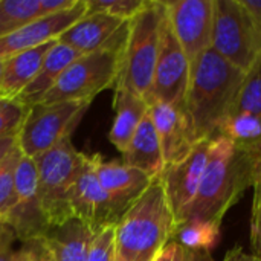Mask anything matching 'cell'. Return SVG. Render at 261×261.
<instances>
[{"instance_id": "obj_1", "label": "cell", "mask_w": 261, "mask_h": 261, "mask_svg": "<svg viewBox=\"0 0 261 261\" xmlns=\"http://www.w3.org/2000/svg\"><path fill=\"white\" fill-rule=\"evenodd\" d=\"M261 164V151L237 147L217 136L211 141L206 168L197 196L187 211V220H206L222 225L225 214L249 187H254Z\"/></svg>"}, {"instance_id": "obj_2", "label": "cell", "mask_w": 261, "mask_h": 261, "mask_svg": "<svg viewBox=\"0 0 261 261\" xmlns=\"http://www.w3.org/2000/svg\"><path fill=\"white\" fill-rule=\"evenodd\" d=\"M245 72L232 66L213 47L191 73L187 110L199 139L217 138L220 125L232 115Z\"/></svg>"}, {"instance_id": "obj_3", "label": "cell", "mask_w": 261, "mask_h": 261, "mask_svg": "<svg viewBox=\"0 0 261 261\" xmlns=\"http://www.w3.org/2000/svg\"><path fill=\"white\" fill-rule=\"evenodd\" d=\"M176 219L164 184L156 177L145 193L125 211L115 226V258L153 261L173 242Z\"/></svg>"}, {"instance_id": "obj_4", "label": "cell", "mask_w": 261, "mask_h": 261, "mask_svg": "<svg viewBox=\"0 0 261 261\" xmlns=\"http://www.w3.org/2000/svg\"><path fill=\"white\" fill-rule=\"evenodd\" d=\"M164 9V2L148 0L144 9L130 20L115 89H124L144 99L147 98L158 61Z\"/></svg>"}, {"instance_id": "obj_5", "label": "cell", "mask_w": 261, "mask_h": 261, "mask_svg": "<svg viewBox=\"0 0 261 261\" xmlns=\"http://www.w3.org/2000/svg\"><path fill=\"white\" fill-rule=\"evenodd\" d=\"M89 158L73 147L69 136L34 161L38 174L40 199L50 228L73 219L69 197L76 179L87 167Z\"/></svg>"}, {"instance_id": "obj_6", "label": "cell", "mask_w": 261, "mask_h": 261, "mask_svg": "<svg viewBox=\"0 0 261 261\" xmlns=\"http://www.w3.org/2000/svg\"><path fill=\"white\" fill-rule=\"evenodd\" d=\"M121 52L122 50L106 49L81 55L67 66L57 84L41 102H92L98 93L116 86L121 64Z\"/></svg>"}, {"instance_id": "obj_7", "label": "cell", "mask_w": 261, "mask_h": 261, "mask_svg": "<svg viewBox=\"0 0 261 261\" xmlns=\"http://www.w3.org/2000/svg\"><path fill=\"white\" fill-rule=\"evenodd\" d=\"M89 106L90 102L84 101H63L40 102L31 107L17 135V144L23 156L35 161L64 138H69Z\"/></svg>"}, {"instance_id": "obj_8", "label": "cell", "mask_w": 261, "mask_h": 261, "mask_svg": "<svg viewBox=\"0 0 261 261\" xmlns=\"http://www.w3.org/2000/svg\"><path fill=\"white\" fill-rule=\"evenodd\" d=\"M213 49L245 73L260 54L251 18L240 0H214Z\"/></svg>"}, {"instance_id": "obj_9", "label": "cell", "mask_w": 261, "mask_h": 261, "mask_svg": "<svg viewBox=\"0 0 261 261\" xmlns=\"http://www.w3.org/2000/svg\"><path fill=\"white\" fill-rule=\"evenodd\" d=\"M188 86H190L188 60L173 31L165 8L161 21L159 52L154 67V76L145 101L148 106L154 102H164V104H176V106L187 107Z\"/></svg>"}, {"instance_id": "obj_10", "label": "cell", "mask_w": 261, "mask_h": 261, "mask_svg": "<svg viewBox=\"0 0 261 261\" xmlns=\"http://www.w3.org/2000/svg\"><path fill=\"white\" fill-rule=\"evenodd\" d=\"M164 5L188 60L191 78L200 58L213 47L214 0H171Z\"/></svg>"}, {"instance_id": "obj_11", "label": "cell", "mask_w": 261, "mask_h": 261, "mask_svg": "<svg viewBox=\"0 0 261 261\" xmlns=\"http://www.w3.org/2000/svg\"><path fill=\"white\" fill-rule=\"evenodd\" d=\"M15 196V205L3 223H6L14 231L20 243L43 237L50 229V226L46 220L40 199L35 162L26 156H23L17 168Z\"/></svg>"}, {"instance_id": "obj_12", "label": "cell", "mask_w": 261, "mask_h": 261, "mask_svg": "<svg viewBox=\"0 0 261 261\" xmlns=\"http://www.w3.org/2000/svg\"><path fill=\"white\" fill-rule=\"evenodd\" d=\"M213 139H202L193 151L180 162L165 167L161 180L176 219V226L182 223L187 211L193 205L206 168L210 145Z\"/></svg>"}, {"instance_id": "obj_13", "label": "cell", "mask_w": 261, "mask_h": 261, "mask_svg": "<svg viewBox=\"0 0 261 261\" xmlns=\"http://www.w3.org/2000/svg\"><path fill=\"white\" fill-rule=\"evenodd\" d=\"M128 23L130 20L124 21L104 12L87 11L84 17L58 37V41L83 55L106 49L122 50L128 34Z\"/></svg>"}, {"instance_id": "obj_14", "label": "cell", "mask_w": 261, "mask_h": 261, "mask_svg": "<svg viewBox=\"0 0 261 261\" xmlns=\"http://www.w3.org/2000/svg\"><path fill=\"white\" fill-rule=\"evenodd\" d=\"M148 113L161 141L165 167L174 165L185 159L197 142L202 141L196 135L187 107L154 102L148 106Z\"/></svg>"}, {"instance_id": "obj_15", "label": "cell", "mask_w": 261, "mask_h": 261, "mask_svg": "<svg viewBox=\"0 0 261 261\" xmlns=\"http://www.w3.org/2000/svg\"><path fill=\"white\" fill-rule=\"evenodd\" d=\"M87 14V2L78 0V3L63 12L41 17L15 32L0 38V61L8 60L20 52L29 50L40 44H44L58 37L73 26L81 17Z\"/></svg>"}, {"instance_id": "obj_16", "label": "cell", "mask_w": 261, "mask_h": 261, "mask_svg": "<svg viewBox=\"0 0 261 261\" xmlns=\"http://www.w3.org/2000/svg\"><path fill=\"white\" fill-rule=\"evenodd\" d=\"M69 205L73 219H80L95 229L101 231L107 226H116L119 216L113 210V205L102 190L93 168V156L89 158V164L76 179Z\"/></svg>"}, {"instance_id": "obj_17", "label": "cell", "mask_w": 261, "mask_h": 261, "mask_svg": "<svg viewBox=\"0 0 261 261\" xmlns=\"http://www.w3.org/2000/svg\"><path fill=\"white\" fill-rule=\"evenodd\" d=\"M93 168L119 220L154 180L144 171L124 162H106L99 154H93Z\"/></svg>"}, {"instance_id": "obj_18", "label": "cell", "mask_w": 261, "mask_h": 261, "mask_svg": "<svg viewBox=\"0 0 261 261\" xmlns=\"http://www.w3.org/2000/svg\"><path fill=\"white\" fill-rule=\"evenodd\" d=\"M101 231L80 219H70L60 226L50 228L37 240L47 251L52 261H86Z\"/></svg>"}, {"instance_id": "obj_19", "label": "cell", "mask_w": 261, "mask_h": 261, "mask_svg": "<svg viewBox=\"0 0 261 261\" xmlns=\"http://www.w3.org/2000/svg\"><path fill=\"white\" fill-rule=\"evenodd\" d=\"M81 55L83 54H80L78 50L64 46L57 40L55 46L46 55L35 78L21 90V93L14 101L28 109L40 104L44 99V96L52 90V87L57 84V81L67 69V66L76 58H80Z\"/></svg>"}, {"instance_id": "obj_20", "label": "cell", "mask_w": 261, "mask_h": 261, "mask_svg": "<svg viewBox=\"0 0 261 261\" xmlns=\"http://www.w3.org/2000/svg\"><path fill=\"white\" fill-rule=\"evenodd\" d=\"M55 43L57 40H52L29 50L20 52L8 60H3L5 66L0 80V96L14 101L21 93V90L35 78L46 55L55 46Z\"/></svg>"}, {"instance_id": "obj_21", "label": "cell", "mask_w": 261, "mask_h": 261, "mask_svg": "<svg viewBox=\"0 0 261 261\" xmlns=\"http://www.w3.org/2000/svg\"><path fill=\"white\" fill-rule=\"evenodd\" d=\"M122 159L125 165L138 168L153 179L161 177L165 164L161 141L150 113L142 119L130 145L122 153Z\"/></svg>"}, {"instance_id": "obj_22", "label": "cell", "mask_w": 261, "mask_h": 261, "mask_svg": "<svg viewBox=\"0 0 261 261\" xmlns=\"http://www.w3.org/2000/svg\"><path fill=\"white\" fill-rule=\"evenodd\" d=\"M115 119L109 133V141L116 147L121 154L130 145L138 127L148 113L147 101L124 89H115Z\"/></svg>"}, {"instance_id": "obj_23", "label": "cell", "mask_w": 261, "mask_h": 261, "mask_svg": "<svg viewBox=\"0 0 261 261\" xmlns=\"http://www.w3.org/2000/svg\"><path fill=\"white\" fill-rule=\"evenodd\" d=\"M220 226L219 223L206 220H187L176 226L173 240L185 251L211 252L219 245Z\"/></svg>"}, {"instance_id": "obj_24", "label": "cell", "mask_w": 261, "mask_h": 261, "mask_svg": "<svg viewBox=\"0 0 261 261\" xmlns=\"http://www.w3.org/2000/svg\"><path fill=\"white\" fill-rule=\"evenodd\" d=\"M217 136L232 141L240 148L261 151V116L251 113L232 115L220 125Z\"/></svg>"}, {"instance_id": "obj_25", "label": "cell", "mask_w": 261, "mask_h": 261, "mask_svg": "<svg viewBox=\"0 0 261 261\" xmlns=\"http://www.w3.org/2000/svg\"><path fill=\"white\" fill-rule=\"evenodd\" d=\"M46 17L41 0H0V38Z\"/></svg>"}, {"instance_id": "obj_26", "label": "cell", "mask_w": 261, "mask_h": 261, "mask_svg": "<svg viewBox=\"0 0 261 261\" xmlns=\"http://www.w3.org/2000/svg\"><path fill=\"white\" fill-rule=\"evenodd\" d=\"M21 159H23V153L18 144H15V147L0 162V222L2 223L11 213L17 200L15 174Z\"/></svg>"}, {"instance_id": "obj_27", "label": "cell", "mask_w": 261, "mask_h": 261, "mask_svg": "<svg viewBox=\"0 0 261 261\" xmlns=\"http://www.w3.org/2000/svg\"><path fill=\"white\" fill-rule=\"evenodd\" d=\"M237 113H251L261 116V54L257 55L249 70L245 73V80L242 83L232 115Z\"/></svg>"}, {"instance_id": "obj_28", "label": "cell", "mask_w": 261, "mask_h": 261, "mask_svg": "<svg viewBox=\"0 0 261 261\" xmlns=\"http://www.w3.org/2000/svg\"><path fill=\"white\" fill-rule=\"evenodd\" d=\"M89 12H104L124 21L139 14L148 0H86Z\"/></svg>"}, {"instance_id": "obj_29", "label": "cell", "mask_w": 261, "mask_h": 261, "mask_svg": "<svg viewBox=\"0 0 261 261\" xmlns=\"http://www.w3.org/2000/svg\"><path fill=\"white\" fill-rule=\"evenodd\" d=\"M28 113H29L28 107L15 101L6 102L0 109V139L17 136Z\"/></svg>"}, {"instance_id": "obj_30", "label": "cell", "mask_w": 261, "mask_h": 261, "mask_svg": "<svg viewBox=\"0 0 261 261\" xmlns=\"http://www.w3.org/2000/svg\"><path fill=\"white\" fill-rule=\"evenodd\" d=\"M252 188H254V200H252V216H251V249H252V255L261 260V164Z\"/></svg>"}, {"instance_id": "obj_31", "label": "cell", "mask_w": 261, "mask_h": 261, "mask_svg": "<svg viewBox=\"0 0 261 261\" xmlns=\"http://www.w3.org/2000/svg\"><path fill=\"white\" fill-rule=\"evenodd\" d=\"M113 260H115V226H107L96 236L86 261Z\"/></svg>"}, {"instance_id": "obj_32", "label": "cell", "mask_w": 261, "mask_h": 261, "mask_svg": "<svg viewBox=\"0 0 261 261\" xmlns=\"http://www.w3.org/2000/svg\"><path fill=\"white\" fill-rule=\"evenodd\" d=\"M17 236L14 231L0 222V261H17L18 249L15 248Z\"/></svg>"}, {"instance_id": "obj_33", "label": "cell", "mask_w": 261, "mask_h": 261, "mask_svg": "<svg viewBox=\"0 0 261 261\" xmlns=\"http://www.w3.org/2000/svg\"><path fill=\"white\" fill-rule=\"evenodd\" d=\"M17 261H52V258L38 240H32L21 243Z\"/></svg>"}, {"instance_id": "obj_34", "label": "cell", "mask_w": 261, "mask_h": 261, "mask_svg": "<svg viewBox=\"0 0 261 261\" xmlns=\"http://www.w3.org/2000/svg\"><path fill=\"white\" fill-rule=\"evenodd\" d=\"M240 3L243 5V8L246 9L251 18L257 44H258V50L261 54V0H240Z\"/></svg>"}, {"instance_id": "obj_35", "label": "cell", "mask_w": 261, "mask_h": 261, "mask_svg": "<svg viewBox=\"0 0 261 261\" xmlns=\"http://www.w3.org/2000/svg\"><path fill=\"white\" fill-rule=\"evenodd\" d=\"M185 257V249L177 243V242H170L153 261H184Z\"/></svg>"}, {"instance_id": "obj_36", "label": "cell", "mask_w": 261, "mask_h": 261, "mask_svg": "<svg viewBox=\"0 0 261 261\" xmlns=\"http://www.w3.org/2000/svg\"><path fill=\"white\" fill-rule=\"evenodd\" d=\"M223 261H261L252 254L245 252V249L242 246H234L232 249L228 251L226 257Z\"/></svg>"}, {"instance_id": "obj_37", "label": "cell", "mask_w": 261, "mask_h": 261, "mask_svg": "<svg viewBox=\"0 0 261 261\" xmlns=\"http://www.w3.org/2000/svg\"><path fill=\"white\" fill-rule=\"evenodd\" d=\"M184 261H214L211 257V252L205 251H185Z\"/></svg>"}, {"instance_id": "obj_38", "label": "cell", "mask_w": 261, "mask_h": 261, "mask_svg": "<svg viewBox=\"0 0 261 261\" xmlns=\"http://www.w3.org/2000/svg\"><path fill=\"white\" fill-rule=\"evenodd\" d=\"M15 144H17V136L0 139V162H2V161L5 159V156L15 147Z\"/></svg>"}, {"instance_id": "obj_39", "label": "cell", "mask_w": 261, "mask_h": 261, "mask_svg": "<svg viewBox=\"0 0 261 261\" xmlns=\"http://www.w3.org/2000/svg\"><path fill=\"white\" fill-rule=\"evenodd\" d=\"M6 102H9V99H5L3 96H0V109H2Z\"/></svg>"}, {"instance_id": "obj_40", "label": "cell", "mask_w": 261, "mask_h": 261, "mask_svg": "<svg viewBox=\"0 0 261 261\" xmlns=\"http://www.w3.org/2000/svg\"><path fill=\"white\" fill-rule=\"evenodd\" d=\"M3 66H5V61H0V80H2V75H3Z\"/></svg>"}, {"instance_id": "obj_41", "label": "cell", "mask_w": 261, "mask_h": 261, "mask_svg": "<svg viewBox=\"0 0 261 261\" xmlns=\"http://www.w3.org/2000/svg\"><path fill=\"white\" fill-rule=\"evenodd\" d=\"M113 261H119V260H116V258H115V260H113Z\"/></svg>"}]
</instances>
